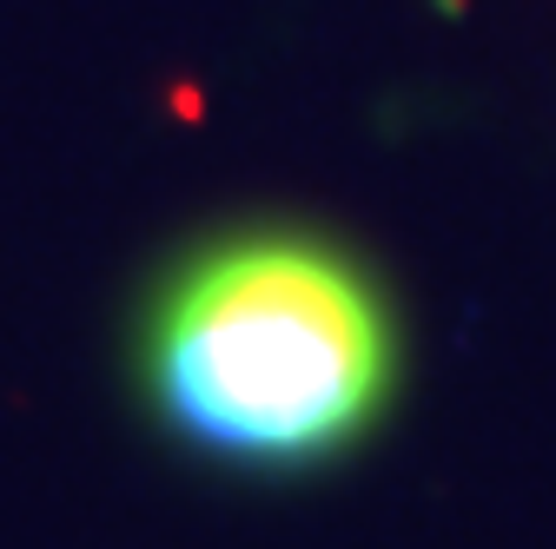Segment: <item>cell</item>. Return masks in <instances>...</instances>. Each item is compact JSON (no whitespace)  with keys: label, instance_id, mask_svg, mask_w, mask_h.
Returning a JSON list of instances; mask_svg holds the SVG:
<instances>
[{"label":"cell","instance_id":"obj_1","mask_svg":"<svg viewBox=\"0 0 556 549\" xmlns=\"http://www.w3.org/2000/svg\"><path fill=\"white\" fill-rule=\"evenodd\" d=\"M139 384L186 450L226 470H318L384 418L397 311L338 239L232 226L179 252L147 292Z\"/></svg>","mask_w":556,"mask_h":549}]
</instances>
